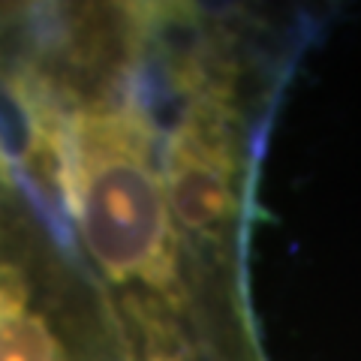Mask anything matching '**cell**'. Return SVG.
I'll list each match as a JSON object with an SVG mask.
<instances>
[{"label":"cell","instance_id":"7a4b0ae2","mask_svg":"<svg viewBox=\"0 0 361 361\" xmlns=\"http://www.w3.org/2000/svg\"><path fill=\"white\" fill-rule=\"evenodd\" d=\"M151 361H178V358H172V355H154Z\"/></svg>","mask_w":361,"mask_h":361},{"label":"cell","instance_id":"6da1fadb","mask_svg":"<svg viewBox=\"0 0 361 361\" xmlns=\"http://www.w3.org/2000/svg\"><path fill=\"white\" fill-rule=\"evenodd\" d=\"M160 172L178 235L193 244H220L238 214V133L232 94L187 99L160 142Z\"/></svg>","mask_w":361,"mask_h":361}]
</instances>
